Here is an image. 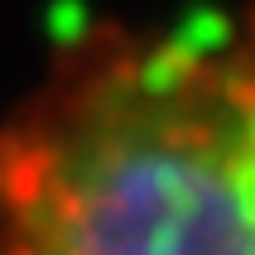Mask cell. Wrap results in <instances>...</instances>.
Instances as JSON below:
<instances>
[{"label": "cell", "instance_id": "obj_1", "mask_svg": "<svg viewBox=\"0 0 255 255\" xmlns=\"http://www.w3.org/2000/svg\"><path fill=\"white\" fill-rule=\"evenodd\" d=\"M0 255H255V34L58 72L0 135Z\"/></svg>", "mask_w": 255, "mask_h": 255}]
</instances>
